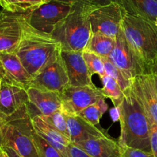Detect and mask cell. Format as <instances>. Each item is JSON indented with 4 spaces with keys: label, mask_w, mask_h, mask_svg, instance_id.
<instances>
[{
    "label": "cell",
    "mask_w": 157,
    "mask_h": 157,
    "mask_svg": "<svg viewBox=\"0 0 157 157\" xmlns=\"http://www.w3.org/2000/svg\"><path fill=\"white\" fill-rule=\"evenodd\" d=\"M53 1L60 2H64V3H67V4L73 5L77 0H53Z\"/></svg>",
    "instance_id": "obj_35"
},
{
    "label": "cell",
    "mask_w": 157,
    "mask_h": 157,
    "mask_svg": "<svg viewBox=\"0 0 157 157\" xmlns=\"http://www.w3.org/2000/svg\"><path fill=\"white\" fill-rule=\"evenodd\" d=\"M0 77L3 83L26 90L33 80L15 52H0Z\"/></svg>",
    "instance_id": "obj_13"
},
{
    "label": "cell",
    "mask_w": 157,
    "mask_h": 157,
    "mask_svg": "<svg viewBox=\"0 0 157 157\" xmlns=\"http://www.w3.org/2000/svg\"><path fill=\"white\" fill-rule=\"evenodd\" d=\"M29 103L26 89L2 82L0 90V118L10 121L30 115Z\"/></svg>",
    "instance_id": "obj_9"
},
{
    "label": "cell",
    "mask_w": 157,
    "mask_h": 157,
    "mask_svg": "<svg viewBox=\"0 0 157 157\" xmlns=\"http://www.w3.org/2000/svg\"><path fill=\"white\" fill-rule=\"evenodd\" d=\"M121 135V146L152 152L150 145V123L140 99L132 86L124 92L117 106Z\"/></svg>",
    "instance_id": "obj_1"
},
{
    "label": "cell",
    "mask_w": 157,
    "mask_h": 157,
    "mask_svg": "<svg viewBox=\"0 0 157 157\" xmlns=\"http://www.w3.org/2000/svg\"><path fill=\"white\" fill-rule=\"evenodd\" d=\"M95 6L87 0H77L70 14L56 26L52 35L62 50L83 52L92 35L89 15Z\"/></svg>",
    "instance_id": "obj_3"
},
{
    "label": "cell",
    "mask_w": 157,
    "mask_h": 157,
    "mask_svg": "<svg viewBox=\"0 0 157 157\" xmlns=\"http://www.w3.org/2000/svg\"><path fill=\"white\" fill-rule=\"evenodd\" d=\"M101 98L104 97L101 89L94 85L85 86L69 85L61 93V110L67 115H78Z\"/></svg>",
    "instance_id": "obj_11"
},
{
    "label": "cell",
    "mask_w": 157,
    "mask_h": 157,
    "mask_svg": "<svg viewBox=\"0 0 157 157\" xmlns=\"http://www.w3.org/2000/svg\"><path fill=\"white\" fill-rule=\"evenodd\" d=\"M0 13V52H15L29 12H11L2 9Z\"/></svg>",
    "instance_id": "obj_10"
},
{
    "label": "cell",
    "mask_w": 157,
    "mask_h": 157,
    "mask_svg": "<svg viewBox=\"0 0 157 157\" xmlns=\"http://www.w3.org/2000/svg\"><path fill=\"white\" fill-rule=\"evenodd\" d=\"M150 145L154 157H157V124L153 123L150 126Z\"/></svg>",
    "instance_id": "obj_31"
},
{
    "label": "cell",
    "mask_w": 157,
    "mask_h": 157,
    "mask_svg": "<svg viewBox=\"0 0 157 157\" xmlns=\"http://www.w3.org/2000/svg\"><path fill=\"white\" fill-rule=\"evenodd\" d=\"M155 23H156V26H157V18H156V21H155Z\"/></svg>",
    "instance_id": "obj_40"
},
{
    "label": "cell",
    "mask_w": 157,
    "mask_h": 157,
    "mask_svg": "<svg viewBox=\"0 0 157 157\" xmlns=\"http://www.w3.org/2000/svg\"><path fill=\"white\" fill-rule=\"evenodd\" d=\"M104 62L105 66V74L116 80L124 92L132 86L133 82L127 79L122 72L117 67H116L108 58H104Z\"/></svg>",
    "instance_id": "obj_28"
},
{
    "label": "cell",
    "mask_w": 157,
    "mask_h": 157,
    "mask_svg": "<svg viewBox=\"0 0 157 157\" xmlns=\"http://www.w3.org/2000/svg\"><path fill=\"white\" fill-rule=\"evenodd\" d=\"M5 120L0 118V151L2 150V148L4 146V137H3V132H2V126L4 123Z\"/></svg>",
    "instance_id": "obj_34"
},
{
    "label": "cell",
    "mask_w": 157,
    "mask_h": 157,
    "mask_svg": "<svg viewBox=\"0 0 157 157\" xmlns=\"http://www.w3.org/2000/svg\"><path fill=\"white\" fill-rule=\"evenodd\" d=\"M152 74H153V80H154L155 88H156V94H157V74L155 73V72H152Z\"/></svg>",
    "instance_id": "obj_36"
},
{
    "label": "cell",
    "mask_w": 157,
    "mask_h": 157,
    "mask_svg": "<svg viewBox=\"0 0 157 157\" xmlns=\"http://www.w3.org/2000/svg\"><path fill=\"white\" fill-rule=\"evenodd\" d=\"M2 151L6 154L8 157H21L16 151L14 150L12 148L9 147V146H2Z\"/></svg>",
    "instance_id": "obj_33"
},
{
    "label": "cell",
    "mask_w": 157,
    "mask_h": 157,
    "mask_svg": "<svg viewBox=\"0 0 157 157\" xmlns=\"http://www.w3.org/2000/svg\"><path fill=\"white\" fill-rule=\"evenodd\" d=\"M61 50L58 40L52 35L43 33L32 28L28 22L27 18L21 41L15 53L18 55L26 70L34 78Z\"/></svg>",
    "instance_id": "obj_2"
},
{
    "label": "cell",
    "mask_w": 157,
    "mask_h": 157,
    "mask_svg": "<svg viewBox=\"0 0 157 157\" xmlns=\"http://www.w3.org/2000/svg\"><path fill=\"white\" fill-rule=\"evenodd\" d=\"M71 9L72 5L51 0L30 11L28 22L36 30L52 35L58 23L70 14Z\"/></svg>",
    "instance_id": "obj_7"
},
{
    "label": "cell",
    "mask_w": 157,
    "mask_h": 157,
    "mask_svg": "<svg viewBox=\"0 0 157 157\" xmlns=\"http://www.w3.org/2000/svg\"><path fill=\"white\" fill-rule=\"evenodd\" d=\"M121 157H154L153 152H148L140 149L121 146Z\"/></svg>",
    "instance_id": "obj_29"
},
{
    "label": "cell",
    "mask_w": 157,
    "mask_h": 157,
    "mask_svg": "<svg viewBox=\"0 0 157 157\" xmlns=\"http://www.w3.org/2000/svg\"><path fill=\"white\" fill-rule=\"evenodd\" d=\"M48 124H50L52 127L65 135L67 138L71 139L70 132H69L68 126H67V119H66L65 114L62 112L61 109L56 111L54 113L48 115H41Z\"/></svg>",
    "instance_id": "obj_26"
},
{
    "label": "cell",
    "mask_w": 157,
    "mask_h": 157,
    "mask_svg": "<svg viewBox=\"0 0 157 157\" xmlns=\"http://www.w3.org/2000/svg\"><path fill=\"white\" fill-rule=\"evenodd\" d=\"M115 43L116 38L100 32H93L84 50L94 52L103 58H107L113 51Z\"/></svg>",
    "instance_id": "obj_21"
},
{
    "label": "cell",
    "mask_w": 157,
    "mask_h": 157,
    "mask_svg": "<svg viewBox=\"0 0 157 157\" xmlns=\"http://www.w3.org/2000/svg\"><path fill=\"white\" fill-rule=\"evenodd\" d=\"M27 92L29 108L35 109V111H37V115H48L61 109V93L59 92L34 86L29 87ZM35 113L34 112L32 116L35 115Z\"/></svg>",
    "instance_id": "obj_15"
},
{
    "label": "cell",
    "mask_w": 157,
    "mask_h": 157,
    "mask_svg": "<svg viewBox=\"0 0 157 157\" xmlns=\"http://www.w3.org/2000/svg\"><path fill=\"white\" fill-rule=\"evenodd\" d=\"M0 157H6L4 152L2 151V150L0 151Z\"/></svg>",
    "instance_id": "obj_38"
},
{
    "label": "cell",
    "mask_w": 157,
    "mask_h": 157,
    "mask_svg": "<svg viewBox=\"0 0 157 157\" xmlns=\"http://www.w3.org/2000/svg\"><path fill=\"white\" fill-rule=\"evenodd\" d=\"M152 72H155V73L157 74V58L155 61L154 64L153 66V69H152Z\"/></svg>",
    "instance_id": "obj_37"
},
{
    "label": "cell",
    "mask_w": 157,
    "mask_h": 157,
    "mask_svg": "<svg viewBox=\"0 0 157 157\" xmlns=\"http://www.w3.org/2000/svg\"><path fill=\"white\" fill-rule=\"evenodd\" d=\"M126 15L124 9L117 2L94 6L89 15L92 33L100 32L116 38Z\"/></svg>",
    "instance_id": "obj_8"
},
{
    "label": "cell",
    "mask_w": 157,
    "mask_h": 157,
    "mask_svg": "<svg viewBox=\"0 0 157 157\" xmlns=\"http://www.w3.org/2000/svg\"><path fill=\"white\" fill-rule=\"evenodd\" d=\"M32 129L30 115L5 121L2 126L4 146L12 148L21 157H38L32 139Z\"/></svg>",
    "instance_id": "obj_5"
},
{
    "label": "cell",
    "mask_w": 157,
    "mask_h": 157,
    "mask_svg": "<svg viewBox=\"0 0 157 157\" xmlns=\"http://www.w3.org/2000/svg\"><path fill=\"white\" fill-rule=\"evenodd\" d=\"M61 55L67 69L70 85L75 86L94 85L92 75L83 57V52L61 50Z\"/></svg>",
    "instance_id": "obj_14"
},
{
    "label": "cell",
    "mask_w": 157,
    "mask_h": 157,
    "mask_svg": "<svg viewBox=\"0 0 157 157\" xmlns=\"http://www.w3.org/2000/svg\"><path fill=\"white\" fill-rule=\"evenodd\" d=\"M101 79L103 83V88L101 90L104 97L110 99L115 107H117L124 96V91L116 80L106 74Z\"/></svg>",
    "instance_id": "obj_23"
},
{
    "label": "cell",
    "mask_w": 157,
    "mask_h": 157,
    "mask_svg": "<svg viewBox=\"0 0 157 157\" xmlns=\"http://www.w3.org/2000/svg\"><path fill=\"white\" fill-rule=\"evenodd\" d=\"M65 116L71 143H78L91 139L108 135L104 129H98L96 126L88 123L80 115L65 114Z\"/></svg>",
    "instance_id": "obj_18"
},
{
    "label": "cell",
    "mask_w": 157,
    "mask_h": 157,
    "mask_svg": "<svg viewBox=\"0 0 157 157\" xmlns=\"http://www.w3.org/2000/svg\"><path fill=\"white\" fill-rule=\"evenodd\" d=\"M51 0H0L2 9L11 12H27Z\"/></svg>",
    "instance_id": "obj_22"
},
{
    "label": "cell",
    "mask_w": 157,
    "mask_h": 157,
    "mask_svg": "<svg viewBox=\"0 0 157 157\" xmlns=\"http://www.w3.org/2000/svg\"><path fill=\"white\" fill-rule=\"evenodd\" d=\"M133 86L140 99L151 124H157V94L153 74H144L133 80Z\"/></svg>",
    "instance_id": "obj_16"
},
{
    "label": "cell",
    "mask_w": 157,
    "mask_h": 157,
    "mask_svg": "<svg viewBox=\"0 0 157 157\" xmlns=\"http://www.w3.org/2000/svg\"><path fill=\"white\" fill-rule=\"evenodd\" d=\"M0 15H1V13H0Z\"/></svg>",
    "instance_id": "obj_42"
},
{
    "label": "cell",
    "mask_w": 157,
    "mask_h": 157,
    "mask_svg": "<svg viewBox=\"0 0 157 157\" xmlns=\"http://www.w3.org/2000/svg\"><path fill=\"white\" fill-rule=\"evenodd\" d=\"M107 58L131 82L140 75L150 73L144 62L129 44L121 29L116 38L114 48Z\"/></svg>",
    "instance_id": "obj_6"
},
{
    "label": "cell",
    "mask_w": 157,
    "mask_h": 157,
    "mask_svg": "<svg viewBox=\"0 0 157 157\" xmlns=\"http://www.w3.org/2000/svg\"><path fill=\"white\" fill-rule=\"evenodd\" d=\"M107 109V104L105 102V98H101L95 103L83 109L78 115L82 117L88 123L97 126L99 124L100 119Z\"/></svg>",
    "instance_id": "obj_24"
},
{
    "label": "cell",
    "mask_w": 157,
    "mask_h": 157,
    "mask_svg": "<svg viewBox=\"0 0 157 157\" xmlns=\"http://www.w3.org/2000/svg\"><path fill=\"white\" fill-rule=\"evenodd\" d=\"M33 127V126H32ZM32 139L38 152V157H64L59 151L51 146L32 129Z\"/></svg>",
    "instance_id": "obj_27"
},
{
    "label": "cell",
    "mask_w": 157,
    "mask_h": 157,
    "mask_svg": "<svg viewBox=\"0 0 157 157\" xmlns=\"http://www.w3.org/2000/svg\"><path fill=\"white\" fill-rule=\"evenodd\" d=\"M87 1L95 6H103L111 3L117 2V0H87Z\"/></svg>",
    "instance_id": "obj_32"
},
{
    "label": "cell",
    "mask_w": 157,
    "mask_h": 157,
    "mask_svg": "<svg viewBox=\"0 0 157 157\" xmlns=\"http://www.w3.org/2000/svg\"><path fill=\"white\" fill-rule=\"evenodd\" d=\"M5 155H6V154H5Z\"/></svg>",
    "instance_id": "obj_41"
},
{
    "label": "cell",
    "mask_w": 157,
    "mask_h": 157,
    "mask_svg": "<svg viewBox=\"0 0 157 157\" xmlns=\"http://www.w3.org/2000/svg\"><path fill=\"white\" fill-rule=\"evenodd\" d=\"M35 132L44 139L48 144L59 151L64 157H67V147L71 141L47 123L41 115L31 117Z\"/></svg>",
    "instance_id": "obj_17"
},
{
    "label": "cell",
    "mask_w": 157,
    "mask_h": 157,
    "mask_svg": "<svg viewBox=\"0 0 157 157\" xmlns=\"http://www.w3.org/2000/svg\"><path fill=\"white\" fill-rule=\"evenodd\" d=\"M70 85L61 52L32 80V86L61 93Z\"/></svg>",
    "instance_id": "obj_12"
},
{
    "label": "cell",
    "mask_w": 157,
    "mask_h": 157,
    "mask_svg": "<svg viewBox=\"0 0 157 157\" xmlns=\"http://www.w3.org/2000/svg\"><path fill=\"white\" fill-rule=\"evenodd\" d=\"M127 15L141 17L152 22L157 18V0H117Z\"/></svg>",
    "instance_id": "obj_20"
},
{
    "label": "cell",
    "mask_w": 157,
    "mask_h": 157,
    "mask_svg": "<svg viewBox=\"0 0 157 157\" xmlns=\"http://www.w3.org/2000/svg\"><path fill=\"white\" fill-rule=\"evenodd\" d=\"M67 157H92L81 148L71 143L67 147Z\"/></svg>",
    "instance_id": "obj_30"
},
{
    "label": "cell",
    "mask_w": 157,
    "mask_h": 157,
    "mask_svg": "<svg viewBox=\"0 0 157 157\" xmlns=\"http://www.w3.org/2000/svg\"><path fill=\"white\" fill-rule=\"evenodd\" d=\"M83 57L91 75L96 74L101 78L105 75V66L102 57L87 50L83 51Z\"/></svg>",
    "instance_id": "obj_25"
},
{
    "label": "cell",
    "mask_w": 157,
    "mask_h": 157,
    "mask_svg": "<svg viewBox=\"0 0 157 157\" xmlns=\"http://www.w3.org/2000/svg\"><path fill=\"white\" fill-rule=\"evenodd\" d=\"M121 30L129 44L152 73L157 58V26L154 22L126 15Z\"/></svg>",
    "instance_id": "obj_4"
},
{
    "label": "cell",
    "mask_w": 157,
    "mask_h": 157,
    "mask_svg": "<svg viewBox=\"0 0 157 157\" xmlns=\"http://www.w3.org/2000/svg\"><path fill=\"white\" fill-rule=\"evenodd\" d=\"M92 157H121L119 143L110 135L75 143Z\"/></svg>",
    "instance_id": "obj_19"
},
{
    "label": "cell",
    "mask_w": 157,
    "mask_h": 157,
    "mask_svg": "<svg viewBox=\"0 0 157 157\" xmlns=\"http://www.w3.org/2000/svg\"><path fill=\"white\" fill-rule=\"evenodd\" d=\"M2 80L1 77H0V90L2 89Z\"/></svg>",
    "instance_id": "obj_39"
}]
</instances>
